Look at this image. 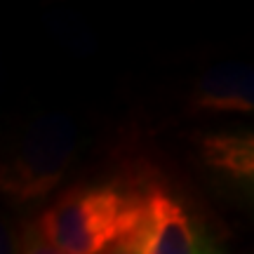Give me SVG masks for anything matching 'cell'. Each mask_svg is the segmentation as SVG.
I'll list each match as a JSON object with an SVG mask.
<instances>
[{"instance_id": "cell-4", "label": "cell", "mask_w": 254, "mask_h": 254, "mask_svg": "<svg viewBox=\"0 0 254 254\" xmlns=\"http://www.w3.org/2000/svg\"><path fill=\"white\" fill-rule=\"evenodd\" d=\"M189 104L207 116H254V66L219 64L207 68L198 75Z\"/></svg>"}, {"instance_id": "cell-3", "label": "cell", "mask_w": 254, "mask_h": 254, "mask_svg": "<svg viewBox=\"0 0 254 254\" xmlns=\"http://www.w3.org/2000/svg\"><path fill=\"white\" fill-rule=\"evenodd\" d=\"M71 151L73 134L66 123L45 120L31 125L5 167V190L19 198L50 190L71 163Z\"/></svg>"}, {"instance_id": "cell-7", "label": "cell", "mask_w": 254, "mask_h": 254, "mask_svg": "<svg viewBox=\"0 0 254 254\" xmlns=\"http://www.w3.org/2000/svg\"><path fill=\"white\" fill-rule=\"evenodd\" d=\"M101 254H134V250H132V245H129V240H120V243H116V245H111L106 252Z\"/></svg>"}, {"instance_id": "cell-2", "label": "cell", "mask_w": 254, "mask_h": 254, "mask_svg": "<svg viewBox=\"0 0 254 254\" xmlns=\"http://www.w3.org/2000/svg\"><path fill=\"white\" fill-rule=\"evenodd\" d=\"M127 240L134 254H221L207 228L163 189L144 195L141 219Z\"/></svg>"}, {"instance_id": "cell-6", "label": "cell", "mask_w": 254, "mask_h": 254, "mask_svg": "<svg viewBox=\"0 0 254 254\" xmlns=\"http://www.w3.org/2000/svg\"><path fill=\"white\" fill-rule=\"evenodd\" d=\"M24 254H59L55 250V247L50 245L47 240H43V238H38V240H33L31 245H28V250Z\"/></svg>"}, {"instance_id": "cell-1", "label": "cell", "mask_w": 254, "mask_h": 254, "mask_svg": "<svg viewBox=\"0 0 254 254\" xmlns=\"http://www.w3.org/2000/svg\"><path fill=\"white\" fill-rule=\"evenodd\" d=\"M144 195L116 184L80 186L57 200L40 219V238L59 254H101L141 219Z\"/></svg>"}, {"instance_id": "cell-5", "label": "cell", "mask_w": 254, "mask_h": 254, "mask_svg": "<svg viewBox=\"0 0 254 254\" xmlns=\"http://www.w3.org/2000/svg\"><path fill=\"white\" fill-rule=\"evenodd\" d=\"M198 151L209 172L254 200V129L202 134L198 139Z\"/></svg>"}]
</instances>
